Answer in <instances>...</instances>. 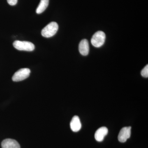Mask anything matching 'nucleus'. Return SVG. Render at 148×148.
<instances>
[{
  "label": "nucleus",
  "instance_id": "9",
  "mask_svg": "<svg viewBox=\"0 0 148 148\" xmlns=\"http://www.w3.org/2000/svg\"><path fill=\"white\" fill-rule=\"evenodd\" d=\"M80 53L83 56H86L89 51V44L87 40L83 39L80 42L79 46Z\"/></svg>",
  "mask_w": 148,
  "mask_h": 148
},
{
  "label": "nucleus",
  "instance_id": "10",
  "mask_svg": "<svg viewBox=\"0 0 148 148\" xmlns=\"http://www.w3.org/2000/svg\"><path fill=\"white\" fill-rule=\"evenodd\" d=\"M49 3V0H41L37 8L36 13L37 14H41L47 8Z\"/></svg>",
  "mask_w": 148,
  "mask_h": 148
},
{
  "label": "nucleus",
  "instance_id": "4",
  "mask_svg": "<svg viewBox=\"0 0 148 148\" xmlns=\"http://www.w3.org/2000/svg\"><path fill=\"white\" fill-rule=\"evenodd\" d=\"M31 71L30 69L24 68L19 69L16 71L12 77L14 82H19L27 78L30 75Z\"/></svg>",
  "mask_w": 148,
  "mask_h": 148
},
{
  "label": "nucleus",
  "instance_id": "6",
  "mask_svg": "<svg viewBox=\"0 0 148 148\" xmlns=\"http://www.w3.org/2000/svg\"><path fill=\"white\" fill-rule=\"evenodd\" d=\"M108 130L106 127H100L96 130L95 134V138L96 141L101 142L104 140V138L108 135Z\"/></svg>",
  "mask_w": 148,
  "mask_h": 148
},
{
  "label": "nucleus",
  "instance_id": "3",
  "mask_svg": "<svg viewBox=\"0 0 148 148\" xmlns=\"http://www.w3.org/2000/svg\"><path fill=\"white\" fill-rule=\"evenodd\" d=\"M13 45L14 47L18 50L31 51L35 49V45L30 42L16 40L13 42Z\"/></svg>",
  "mask_w": 148,
  "mask_h": 148
},
{
  "label": "nucleus",
  "instance_id": "1",
  "mask_svg": "<svg viewBox=\"0 0 148 148\" xmlns=\"http://www.w3.org/2000/svg\"><path fill=\"white\" fill-rule=\"evenodd\" d=\"M58 24L55 22H51L46 26L41 32L42 36L50 38L56 34L58 31Z\"/></svg>",
  "mask_w": 148,
  "mask_h": 148
},
{
  "label": "nucleus",
  "instance_id": "11",
  "mask_svg": "<svg viewBox=\"0 0 148 148\" xmlns=\"http://www.w3.org/2000/svg\"><path fill=\"white\" fill-rule=\"evenodd\" d=\"M141 75L142 76L145 78H148V65L145 67L141 71Z\"/></svg>",
  "mask_w": 148,
  "mask_h": 148
},
{
  "label": "nucleus",
  "instance_id": "7",
  "mask_svg": "<svg viewBox=\"0 0 148 148\" xmlns=\"http://www.w3.org/2000/svg\"><path fill=\"white\" fill-rule=\"evenodd\" d=\"M2 148H20L18 142L11 139H6L3 140L1 143Z\"/></svg>",
  "mask_w": 148,
  "mask_h": 148
},
{
  "label": "nucleus",
  "instance_id": "5",
  "mask_svg": "<svg viewBox=\"0 0 148 148\" xmlns=\"http://www.w3.org/2000/svg\"><path fill=\"white\" fill-rule=\"evenodd\" d=\"M131 127H125L121 130L119 134L118 140L122 143H125L131 135Z\"/></svg>",
  "mask_w": 148,
  "mask_h": 148
},
{
  "label": "nucleus",
  "instance_id": "2",
  "mask_svg": "<svg viewBox=\"0 0 148 148\" xmlns=\"http://www.w3.org/2000/svg\"><path fill=\"white\" fill-rule=\"evenodd\" d=\"M106 36L105 33L102 31L96 32L92 36L91 40V44L95 47H100L105 43Z\"/></svg>",
  "mask_w": 148,
  "mask_h": 148
},
{
  "label": "nucleus",
  "instance_id": "8",
  "mask_svg": "<svg viewBox=\"0 0 148 148\" xmlns=\"http://www.w3.org/2000/svg\"><path fill=\"white\" fill-rule=\"evenodd\" d=\"M70 126L72 131L74 132H78L81 129L82 124L79 118L75 116L72 119L70 123Z\"/></svg>",
  "mask_w": 148,
  "mask_h": 148
},
{
  "label": "nucleus",
  "instance_id": "12",
  "mask_svg": "<svg viewBox=\"0 0 148 148\" xmlns=\"http://www.w3.org/2000/svg\"><path fill=\"white\" fill-rule=\"evenodd\" d=\"M18 0H7L8 3L10 5H15L17 3Z\"/></svg>",
  "mask_w": 148,
  "mask_h": 148
}]
</instances>
